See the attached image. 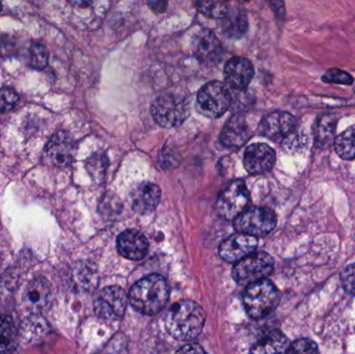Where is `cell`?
<instances>
[{
	"mask_svg": "<svg viewBox=\"0 0 355 354\" xmlns=\"http://www.w3.org/2000/svg\"><path fill=\"white\" fill-rule=\"evenodd\" d=\"M206 321L204 309L188 299L178 301L166 315V326L171 336L179 341H191L202 333Z\"/></svg>",
	"mask_w": 355,
	"mask_h": 354,
	"instance_id": "obj_1",
	"label": "cell"
},
{
	"mask_svg": "<svg viewBox=\"0 0 355 354\" xmlns=\"http://www.w3.org/2000/svg\"><path fill=\"white\" fill-rule=\"evenodd\" d=\"M170 297L166 278L158 274L146 276L133 285L129 292V303L133 309L145 315H154L162 311Z\"/></svg>",
	"mask_w": 355,
	"mask_h": 354,
	"instance_id": "obj_2",
	"label": "cell"
},
{
	"mask_svg": "<svg viewBox=\"0 0 355 354\" xmlns=\"http://www.w3.org/2000/svg\"><path fill=\"white\" fill-rule=\"evenodd\" d=\"M279 301V291L268 280L248 285L244 291V308L252 319L266 317L275 309Z\"/></svg>",
	"mask_w": 355,
	"mask_h": 354,
	"instance_id": "obj_3",
	"label": "cell"
},
{
	"mask_svg": "<svg viewBox=\"0 0 355 354\" xmlns=\"http://www.w3.org/2000/svg\"><path fill=\"white\" fill-rule=\"evenodd\" d=\"M190 114L187 100L177 94L158 96L152 104V116L159 126L175 128L183 124Z\"/></svg>",
	"mask_w": 355,
	"mask_h": 354,
	"instance_id": "obj_4",
	"label": "cell"
},
{
	"mask_svg": "<svg viewBox=\"0 0 355 354\" xmlns=\"http://www.w3.org/2000/svg\"><path fill=\"white\" fill-rule=\"evenodd\" d=\"M232 104V95L225 83L211 81L202 87L198 94L196 107L202 116L217 118L229 109Z\"/></svg>",
	"mask_w": 355,
	"mask_h": 354,
	"instance_id": "obj_5",
	"label": "cell"
},
{
	"mask_svg": "<svg viewBox=\"0 0 355 354\" xmlns=\"http://www.w3.org/2000/svg\"><path fill=\"white\" fill-rule=\"evenodd\" d=\"M277 222V214L273 210L266 207H252L240 214L234 222V226L241 234L263 237L272 232Z\"/></svg>",
	"mask_w": 355,
	"mask_h": 354,
	"instance_id": "obj_6",
	"label": "cell"
},
{
	"mask_svg": "<svg viewBox=\"0 0 355 354\" xmlns=\"http://www.w3.org/2000/svg\"><path fill=\"white\" fill-rule=\"evenodd\" d=\"M273 259L266 253H254L236 264L233 269V278L237 284L248 285L266 280L272 272Z\"/></svg>",
	"mask_w": 355,
	"mask_h": 354,
	"instance_id": "obj_7",
	"label": "cell"
},
{
	"mask_svg": "<svg viewBox=\"0 0 355 354\" xmlns=\"http://www.w3.org/2000/svg\"><path fill=\"white\" fill-rule=\"evenodd\" d=\"M250 195L243 181H234L219 195L216 202V212L220 218L235 220L240 214L248 209Z\"/></svg>",
	"mask_w": 355,
	"mask_h": 354,
	"instance_id": "obj_8",
	"label": "cell"
},
{
	"mask_svg": "<svg viewBox=\"0 0 355 354\" xmlns=\"http://www.w3.org/2000/svg\"><path fill=\"white\" fill-rule=\"evenodd\" d=\"M128 301V295L121 287H106L96 297L94 311L104 321H118L124 316Z\"/></svg>",
	"mask_w": 355,
	"mask_h": 354,
	"instance_id": "obj_9",
	"label": "cell"
},
{
	"mask_svg": "<svg viewBox=\"0 0 355 354\" xmlns=\"http://www.w3.org/2000/svg\"><path fill=\"white\" fill-rule=\"evenodd\" d=\"M296 118L289 112H275L263 118L260 132L271 141L281 143L286 141L295 133Z\"/></svg>",
	"mask_w": 355,
	"mask_h": 354,
	"instance_id": "obj_10",
	"label": "cell"
},
{
	"mask_svg": "<svg viewBox=\"0 0 355 354\" xmlns=\"http://www.w3.org/2000/svg\"><path fill=\"white\" fill-rule=\"evenodd\" d=\"M194 56L204 64H214L223 54V45L214 33L202 28L196 33L191 43Z\"/></svg>",
	"mask_w": 355,
	"mask_h": 354,
	"instance_id": "obj_11",
	"label": "cell"
},
{
	"mask_svg": "<svg viewBox=\"0 0 355 354\" xmlns=\"http://www.w3.org/2000/svg\"><path fill=\"white\" fill-rule=\"evenodd\" d=\"M46 154L54 166L58 168H68L74 160V141L66 131H58L48 141Z\"/></svg>",
	"mask_w": 355,
	"mask_h": 354,
	"instance_id": "obj_12",
	"label": "cell"
},
{
	"mask_svg": "<svg viewBox=\"0 0 355 354\" xmlns=\"http://www.w3.org/2000/svg\"><path fill=\"white\" fill-rule=\"evenodd\" d=\"M257 247H258V240L256 237L238 233V234L232 235L221 243L219 247V256L221 259L230 263H235V262L238 263L244 258L254 254Z\"/></svg>",
	"mask_w": 355,
	"mask_h": 354,
	"instance_id": "obj_13",
	"label": "cell"
},
{
	"mask_svg": "<svg viewBox=\"0 0 355 354\" xmlns=\"http://www.w3.org/2000/svg\"><path fill=\"white\" fill-rule=\"evenodd\" d=\"M277 160V154L266 143H254L245 150L243 164L252 175H263L272 170Z\"/></svg>",
	"mask_w": 355,
	"mask_h": 354,
	"instance_id": "obj_14",
	"label": "cell"
},
{
	"mask_svg": "<svg viewBox=\"0 0 355 354\" xmlns=\"http://www.w3.org/2000/svg\"><path fill=\"white\" fill-rule=\"evenodd\" d=\"M116 247L123 257L132 261H139L147 255L149 241L141 231L130 229L119 235Z\"/></svg>",
	"mask_w": 355,
	"mask_h": 354,
	"instance_id": "obj_15",
	"label": "cell"
},
{
	"mask_svg": "<svg viewBox=\"0 0 355 354\" xmlns=\"http://www.w3.org/2000/svg\"><path fill=\"white\" fill-rule=\"evenodd\" d=\"M51 299L49 283L44 278L31 281L23 293V305L27 311L39 314L48 307Z\"/></svg>",
	"mask_w": 355,
	"mask_h": 354,
	"instance_id": "obj_16",
	"label": "cell"
},
{
	"mask_svg": "<svg viewBox=\"0 0 355 354\" xmlns=\"http://www.w3.org/2000/svg\"><path fill=\"white\" fill-rule=\"evenodd\" d=\"M250 137V127L243 114L231 116L220 133L221 143L229 149H240L248 143Z\"/></svg>",
	"mask_w": 355,
	"mask_h": 354,
	"instance_id": "obj_17",
	"label": "cell"
},
{
	"mask_svg": "<svg viewBox=\"0 0 355 354\" xmlns=\"http://www.w3.org/2000/svg\"><path fill=\"white\" fill-rule=\"evenodd\" d=\"M162 199V191L153 183H141L132 193L133 211L148 215L155 211Z\"/></svg>",
	"mask_w": 355,
	"mask_h": 354,
	"instance_id": "obj_18",
	"label": "cell"
},
{
	"mask_svg": "<svg viewBox=\"0 0 355 354\" xmlns=\"http://www.w3.org/2000/svg\"><path fill=\"white\" fill-rule=\"evenodd\" d=\"M254 74V67L248 58H231L225 67V81L234 89H245L252 81Z\"/></svg>",
	"mask_w": 355,
	"mask_h": 354,
	"instance_id": "obj_19",
	"label": "cell"
},
{
	"mask_svg": "<svg viewBox=\"0 0 355 354\" xmlns=\"http://www.w3.org/2000/svg\"><path fill=\"white\" fill-rule=\"evenodd\" d=\"M289 346V340L283 333L272 330L256 343L248 354H286Z\"/></svg>",
	"mask_w": 355,
	"mask_h": 354,
	"instance_id": "obj_20",
	"label": "cell"
},
{
	"mask_svg": "<svg viewBox=\"0 0 355 354\" xmlns=\"http://www.w3.org/2000/svg\"><path fill=\"white\" fill-rule=\"evenodd\" d=\"M18 345L16 326L10 317L0 315V354L14 353Z\"/></svg>",
	"mask_w": 355,
	"mask_h": 354,
	"instance_id": "obj_21",
	"label": "cell"
},
{
	"mask_svg": "<svg viewBox=\"0 0 355 354\" xmlns=\"http://www.w3.org/2000/svg\"><path fill=\"white\" fill-rule=\"evenodd\" d=\"M248 26V18L245 14L235 10L225 15L221 28L227 37L238 39L245 33Z\"/></svg>",
	"mask_w": 355,
	"mask_h": 354,
	"instance_id": "obj_22",
	"label": "cell"
},
{
	"mask_svg": "<svg viewBox=\"0 0 355 354\" xmlns=\"http://www.w3.org/2000/svg\"><path fill=\"white\" fill-rule=\"evenodd\" d=\"M334 147L340 157L345 160L355 158V125L344 130L341 134L336 137Z\"/></svg>",
	"mask_w": 355,
	"mask_h": 354,
	"instance_id": "obj_23",
	"label": "cell"
},
{
	"mask_svg": "<svg viewBox=\"0 0 355 354\" xmlns=\"http://www.w3.org/2000/svg\"><path fill=\"white\" fill-rule=\"evenodd\" d=\"M337 127V118L334 116H320L314 127V137L318 145H325L333 139Z\"/></svg>",
	"mask_w": 355,
	"mask_h": 354,
	"instance_id": "obj_24",
	"label": "cell"
},
{
	"mask_svg": "<svg viewBox=\"0 0 355 354\" xmlns=\"http://www.w3.org/2000/svg\"><path fill=\"white\" fill-rule=\"evenodd\" d=\"M108 164H110V160L106 154L102 153V152L94 153L87 159V170L94 182L98 183V184L103 182L106 172H107Z\"/></svg>",
	"mask_w": 355,
	"mask_h": 354,
	"instance_id": "obj_25",
	"label": "cell"
},
{
	"mask_svg": "<svg viewBox=\"0 0 355 354\" xmlns=\"http://www.w3.org/2000/svg\"><path fill=\"white\" fill-rule=\"evenodd\" d=\"M196 8L205 16L210 18L223 19L229 12V4L223 1L196 2Z\"/></svg>",
	"mask_w": 355,
	"mask_h": 354,
	"instance_id": "obj_26",
	"label": "cell"
},
{
	"mask_svg": "<svg viewBox=\"0 0 355 354\" xmlns=\"http://www.w3.org/2000/svg\"><path fill=\"white\" fill-rule=\"evenodd\" d=\"M99 211L106 218L119 215L122 211V203L114 193H106L100 202Z\"/></svg>",
	"mask_w": 355,
	"mask_h": 354,
	"instance_id": "obj_27",
	"label": "cell"
},
{
	"mask_svg": "<svg viewBox=\"0 0 355 354\" xmlns=\"http://www.w3.org/2000/svg\"><path fill=\"white\" fill-rule=\"evenodd\" d=\"M29 55H31V64L33 68L43 70L47 67L49 55L45 46L40 43L31 44Z\"/></svg>",
	"mask_w": 355,
	"mask_h": 354,
	"instance_id": "obj_28",
	"label": "cell"
},
{
	"mask_svg": "<svg viewBox=\"0 0 355 354\" xmlns=\"http://www.w3.org/2000/svg\"><path fill=\"white\" fill-rule=\"evenodd\" d=\"M322 80L327 83H337V85H352L354 79L349 73L340 70L338 68H331L325 72Z\"/></svg>",
	"mask_w": 355,
	"mask_h": 354,
	"instance_id": "obj_29",
	"label": "cell"
},
{
	"mask_svg": "<svg viewBox=\"0 0 355 354\" xmlns=\"http://www.w3.org/2000/svg\"><path fill=\"white\" fill-rule=\"evenodd\" d=\"M286 354H320L318 346L310 339H300L292 343Z\"/></svg>",
	"mask_w": 355,
	"mask_h": 354,
	"instance_id": "obj_30",
	"label": "cell"
},
{
	"mask_svg": "<svg viewBox=\"0 0 355 354\" xmlns=\"http://www.w3.org/2000/svg\"><path fill=\"white\" fill-rule=\"evenodd\" d=\"M19 101V95L12 87L0 89V114H6L15 107Z\"/></svg>",
	"mask_w": 355,
	"mask_h": 354,
	"instance_id": "obj_31",
	"label": "cell"
},
{
	"mask_svg": "<svg viewBox=\"0 0 355 354\" xmlns=\"http://www.w3.org/2000/svg\"><path fill=\"white\" fill-rule=\"evenodd\" d=\"M341 284L344 290L350 294H355V264L348 265L345 269L341 272Z\"/></svg>",
	"mask_w": 355,
	"mask_h": 354,
	"instance_id": "obj_32",
	"label": "cell"
},
{
	"mask_svg": "<svg viewBox=\"0 0 355 354\" xmlns=\"http://www.w3.org/2000/svg\"><path fill=\"white\" fill-rule=\"evenodd\" d=\"M176 354H207L198 344H188L181 347Z\"/></svg>",
	"mask_w": 355,
	"mask_h": 354,
	"instance_id": "obj_33",
	"label": "cell"
},
{
	"mask_svg": "<svg viewBox=\"0 0 355 354\" xmlns=\"http://www.w3.org/2000/svg\"><path fill=\"white\" fill-rule=\"evenodd\" d=\"M150 8H152V10H154L155 12H162L166 10V6H168V2L166 1H153L149 2Z\"/></svg>",
	"mask_w": 355,
	"mask_h": 354,
	"instance_id": "obj_34",
	"label": "cell"
},
{
	"mask_svg": "<svg viewBox=\"0 0 355 354\" xmlns=\"http://www.w3.org/2000/svg\"><path fill=\"white\" fill-rule=\"evenodd\" d=\"M0 12H1V4H0Z\"/></svg>",
	"mask_w": 355,
	"mask_h": 354,
	"instance_id": "obj_35",
	"label": "cell"
}]
</instances>
